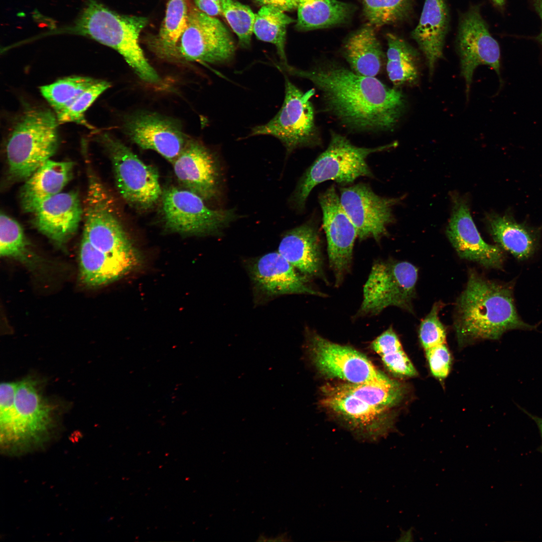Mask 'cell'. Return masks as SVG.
<instances>
[{"label":"cell","mask_w":542,"mask_h":542,"mask_svg":"<svg viewBox=\"0 0 542 542\" xmlns=\"http://www.w3.org/2000/svg\"><path fill=\"white\" fill-rule=\"evenodd\" d=\"M277 67L310 80L321 92L326 108L342 124L360 131H386L397 123L405 108L402 92L375 77L361 75L335 64L302 70L288 63Z\"/></svg>","instance_id":"obj_1"},{"label":"cell","mask_w":542,"mask_h":542,"mask_svg":"<svg viewBox=\"0 0 542 542\" xmlns=\"http://www.w3.org/2000/svg\"><path fill=\"white\" fill-rule=\"evenodd\" d=\"M454 326L461 344L480 340H497L513 329L532 330L524 322L514 304L513 285L486 279L470 270L465 289L458 299Z\"/></svg>","instance_id":"obj_2"},{"label":"cell","mask_w":542,"mask_h":542,"mask_svg":"<svg viewBox=\"0 0 542 542\" xmlns=\"http://www.w3.org/2000/svg\"><path fill=\"white\" fill-rule=\"evenodd\" d=\"M323 389L322 406L340 417L357 435L373 441L391 429L392 410L405 394L399 382L390 385L346 382Z\"/></svg>","instance_id":"obj_3"},{"label":"cell","mask_w":542,"mask_h":542,"mask_svg":"<svg viewBox=\"0 0 542 542\" xmlns=\"http://www.w3.org/2000/svg\"><path fill=\"white\" fill-rule=\"evenodd\" d=\"M147 23L144 17L120 15L95 0H89L74 25L63 32L87 36L114 49L140 79L155 84L159 76L139 43Z\"/></svg>","instance_id":"obj_4"},{"label":"cell","mask_w":542,"mask_h":542,"mask_svg":"<svg viewBox=\"0 0 542 542\" xmlns=\"http://www.w3.org/2000/svg\"><path fill=\"white\" fill-rule=\"evenodd\" d=\"M393 142L375 148L359 147L345 137L332 132L328 147L306 170L291 197L297 210L305 208L307 199L314 188L323 182L334 181L342 185L352 183L361 177H373L366 163L373 153L396 147Z\"/></svg>","instance_id":"obj_5"},{"label":"cell","mask_w":542,"mask_h":542,"mask_svg":"<svg viewBox=\"0 0 542 542\" xmlns=\"http://www.w3.org/2000/svg\"><path fill=\"white\" fill-rule=\"evenodd\" d=\"M57 117L50 110L31 108L14 126L6 145L9 177L27 179L55 153L58 145Z\"/></svg>","instance_id":"obj_6"},{"label":"cell","mask_w":542,"mask_h":542,"mask_svg":"<svg viewBox=\"0 0 542 542\" xmlns=\"http://www.w3.org/2000/svg\"><path fill=\"white\" fill-rule=\"evenodd\" d=\"M83 206V236L94 247L114 255L139 254L114 213V201L91 167Z\"/></svg>","instance_id":"obj_7"},{"label":"cell","mask_w":542,"mask_h":542,"mask_svg":"<svg viewBox=\"0 0 542 542\" xmlns=\"http://www.w3.org/2000/svg\"><path fill=\"white\" fill-rule=\"evenodd\" d=\"M418 275V268L408 261H375L364 286L356 316L377 315L389 306L411 311Z\"/></svg>","instance_id":"obj_8"},{"label":"cell","mask_w":542,"mask_h":542,"mask_svg":"<svg viewBox=\"0 0 542 542\" xmlns=\"http://www.w3.org/2000/svg\"><path fill=\"white\" fill-rule=\"evenodd\" d=\"M162 209L166 227L184 234H218L237 219L234 209H212L204 199L187 189L170 187L163 191Z\"/></svg>","instance_id":"obj_9"},{"label":"cell","mask_w":542,"mask_h":542,"mask_svg":"<svg viewBox=\"0 0 542 542\" xmlns=\"http://www.w3.org/2000/svg\"><path fill=\"white\" fill-rule=\"evenodd\" d=\"M112 163L117 189L129 204L149 209L162 196L159 176L152 166L143 162L129 148L108 134L100 137Z\"/></svg>","instance_id":"obj_10"},{"label":"cell","mask_w":542,"mask_h":542,"mask_svg":"<svg viewBox=\"0 0 542 542\" xmlns=\"http://www.w3.org/2000/svg\"><path fill=\"white\" fill-rule=\"evenodd\" d=\"M285 85V98L280 110L266 123L252 128L249 136L276 137L289 155L297 148L316 145L318 136L310 101L313 92H303L286 76Z\"/></svg>","instance_id":"obj_11"},{"label":"cell","mask_w":542,"mask_h":542,"mask_svg":"<svg viewBox=\"0 0 542 542\" xmlns=\"http://www.w3.org/2000/svg\"><path fill=\"white\" fill-rule=\"evenodd\" d=\"M307 346L313 364L325 376L351 383L390 385L397 382L350 346L333 342L314 332L308 333Z\"/></svg>","instance_id":"obj_12"},{"label":"cell","mask_w":542,"mask_h":542,"mask_svg":"<svg viewBox=\"0 0 542 542\" xmlns=\"http://www.w3.org/2000/svg\"><path fill=\"white\" fill-rule=\"evenodd\" d=\"M234 52L233 40L225 26L191 5L188 26L170 60L222 63L230 60Z\"/></svg>","instance_id":"obj_13"},{"label":"cell","mask_w":542,"mask_h":542,"mask_svg":"<svg viewBox=\"0 0 542 542\" xmlns=\"http://www.w3.org/2000/svg\"><path fill=\"white\" fill-rule=\"evenodd\" d=\"M16 418L12 434L3 445L5 452L27 451L39 446L52 426V409L40 393L36 381L18 382L15 396Z\"/></svg>","instance_id":"obj_14"},{"label":"cell","mask_w":542,"mask_h":542,"mask_svg":"<svg viewBox=\"0 0 542 542\" xmlns=\"http://www.w3.org/2000/svg\"><path fill=\"white\" fill-rule=\"evenodd\" d=\"M341 205L354 224L360 240L369 238L379 241L388 234L387 226L393 222V207L400 200L375 194L365 183L340 189Z\"/></svg>","instance_id":"obj_15"},{"label":"cell","mask_w":542,"mask_h":542,"mask_svg":"<svg viewBox=\"0 0 542 542\" xmlns=\"http://www.w3.org/2000/svg\"><path fill=\"white\" fill-rule=\"evenodd\" d=\"M319 202L322 211L329 264L337 287L350 269L357 232L343 209L334 185L320 194Z\"/></svg>","instance_id":"obj_16"},{"label":"cell","mask_w":542,"mask_h":542,"mask_svg":"<svg viewBox=\"0 0 542 542\" xmlns=\"http://www.w3.org/2000/svg\"><path fill=\"white\" fill-rule=\"evenodd\" d=\"M461 74L464 79L468 97L476 68L488 65L500 77V48L489 33L477 8H472L463 16L457 40Z\"/></svg>","instance_id":"obj_17"},{"label":"cell","mask_w":542,"mask_h":542,"mask_svg":"<svg viewBox=\"0 0 542 542\" xmlns=\"http://www.w3.org/2000/svg\"><path fill=\"white\" fill-rule=\"evenodd\" d=\"M452 213L446 234L459 256L487 268H502L505 259L502 249L482 239L465 198L455 193L452 195Z\"/></svg>","instance_id":"obj_18"},{"label":"cell","mask_w":542,"mask_h":542,"mask_svg":"<svg viewBox=\"0 0 542 542\" xmlns=\"http://www.w3.org/2000/svg\"><path fill=\"white\" fill-rule=\"evenodd\" d=\"M179 182L204 200L217 198L222 173L216 157L201 142L190 140L172 163Z\"/></svg>","instance_id":"obj_19"},{"label":"cell","mask_w":542,"mask_h":542,"mask_svg":"<svg viewBox=\"0 0 542 542\" xmlns=\"http://www.w3.org/2000/svg\"><path fill=\"white\" fill-rule=\"evenodd\" d=\"M248 269L255 287L267 297L289 294L326 295L314 288L278 251L267 253L249 261Z\"/></svg>","instance_id":"obj_20"},{"label":"cell","mask_w":542,"mask_h":542,"mask_svg":"<svg viewBox=\"0 0 542 542\" xmlns=\"http://www.w3.org/2000/svg\"><path fill=\"white\" fill-rule=\"evenodd\" d=\"M124 128L134 143L143 149L156 151L171 163L189 140L176 121L156 113L136 114L128 119Z\"/></svg>","instance_id":"obj_21"},{"label":"cell","mask_w":542,"mask_h":542,"mask_svg":"<svg viewBox=\"0 0 542 542\" xmlns=\"http://www.w3.org/2000/svg\"><path fill=\"white\" fill-rule=\"evenodd\" d=\"M32 214L39 231L62 246L76 233L83 216V208L78 193L71 191L45 200Z\"/></svg>","instance_id":"obj_22"},{"label":"cell","mask_w":542,"mask_h":542,"mask_svg":"<svg viewBox=\"0 0 542 542\" xmlns=\"http://www.w3.org/2000/svg\"><path fill=\"white\" fill-rule=\"evenodd\" d=\"M321 245L317 226L313 221H308L286 231L280 242L278 251L300 274L327 282Z\"/></svg>","instance_id":"obj_23"},{"label":"cell","mask_w":542,"mask_h":542,"mask_svg":"<svg viewBox=\"0 0 542 542\" xmlns=\"http://www.w3.org/2000/svg\"><path fill=\"white\" fill-rule=\"evenodd\" d=\"M139 260V254L114 255L102 252L82 236L79 252V277L88 287L106 285L128 273Z\"/></svg>","instance_id":"obj_24"},{"label":"cell","mask_w":542,"mask_h":542,"mask_svg":"<svg viewBox=\"0 0 542 542\" xmlns=\"http://www.w3.org/2000/svg\"><path fill=\"white\" fill-rule=\"evenodd\" d=\"M72 162L49 160L27 179L20 192V203L25 212L33 213L44 201L60 193L71 179Z\"/></svg>","instance_id":"obj_25"},{"label":"cell","mask_w":542,"mask_h":542,"mask_svg":"<svg viewBox=\"0 0 542 542\" xmlns=\"http://www.w3.org/2000/svg\"><path fill=\"white\" fill-rule=\"evenodd\" d=\"M445 0H425L419 23L412 37L424 54L431 76L443 50L448 26Z\"/></svg>","instance_id":"obj_26"},{"label":"cell","mask_w":542,"mask_h":542,"mask_svg":"<svg viewBox=\"0 0 542 542\" xmlns=\"http://www.w3.org/2000/svg\"><path fill=\"white\" fill-rule=\"evenodd\" d=\"M487 225L497 245L517 259H526L535 252L538 244L537 234L510 216L490 215Z\"/></svg>","instance_id":"obj_27"},{"label":"cell","mask_w":542,"mask_h":542,"mask_svg":"<svg viewBox=\"0 0 542 542\" xmlns=\"http://www.w3.org/2000/svg\"><path fill=\"white\" fill-rule=\"evenodd\" d=\"M350 69L356 73L375 77L380 72L383 54L373 27L367 26L351 34L343 48Z\"/></svg>","instance_id":"obj_28"},{"label":"cell","mask_w":542,"mask_h":542,"mask_svg":"<svg viewBox=\"0 0 542 542\" xmlns=\"http://www.w3.org/2000/svg\"><path fill=\"white\" fill-rule=\"evenodd\" d=\"M296 28L308 31L345 22L353 12L352 5L337 0H298Z\"/></svg>","instance_id":"obj_29"},{"label":"cell","mask_w":542,"mask_h":542,"mask_svg":"<svg viewBox=\"0 0 542 542\" xmlns=\"http://www.w3.org/2000/svg\"><path fill=\"white\" fill-rule=\"evenodd\" d=\"M190 6L188 0H168L159 32L149 43L153 52L161 58L170 60L188 26Z\"/></svg>","instance_id":"obj_30"},{"label":"cell","mask_w":542,"mask_h":542,"mask_svg":"<svg viewBox=\"0 0 542 542\" xmlns=\"http://www.w3.org/2000/svg\"><path fill=\"white\" fill-rule=\"evenodd\" d=\"M386 40V69L390 80L395 86L417 84L419 77L417 50L394 34H387Z\"/></svg>","instance_id":"obj_31"},{"label":"cell","mask_w":542,"mask_h":542,"mask_svg":"<svg viewBox=\"0 0 542 542\" xmlns=\"http://www.w3.org/2000/svg\"><path fill=\"white\" fill-rule=\"evenodd\" d=\"M285 12L274 7L262 6L255 14L253 33L258 40L274 44L281 62L287 63L285 53L287 28L296 21Z\"/></svg>","instance_id":"obj_32"},{"label":"cell","mask_w":542,"mask_h":542,"mask_svg":"<svg viewBox=\"0 0 542 542\" xmlns=\"http://www.w3.org/2000/svg\"><path fill=\"white\" fill-rule=\"evenodd\" d=\"M371 347L380 357L386 368L401 377H413L418 374L413 363L403 350L393 329L388 328L371 343Z\"/></svg>","instance_id":"obj_33"},{"label":"cell","mask_w":542,"mask_h":542,"mask_svg":"<svg viewBox=\"0 0 542 542\" xmlns=\"http://www.w3.org/2000/svg\"><path fill=\"white\" fill-rule=\"evenodd\" d=\"M28 242L20 224L7 214L0 216V255L33 266L36 257L29 249Z\"/></svg>","instance_id":"obj_34"},{"label":"cell","mask_w":542,"mask_h":542,"mask_svg":"<svg viewBox=\"0 0 542 542\" xmlns=\"http://www.w3.org/2000/svg\"><path fill=\"white\" fill-rule=\"evenodd\" d=\"M97 79L85 76H70L40 87L44 98L56 115L66 109L85 90Z\"/></svg>","instance_id":"obj_35"},{"label":"cell","mask_w":542,"mask_h":542,"mask_svg":"<svg viewBox=\"0 0 542 542\" xmlns=\"http://www.w3.org/2000/svg\"><path fill=\"white\" fill-rule=\"evenodd\" d=\"M364 15L372 27L396 23L410 12L412 0H360Z\"/></svg>","instance_id":"obj_36"},{"label":"cell","mask_w":542,"mask_h":542,"mask_svg":"<svg viewBox=\"0 0 542 542\" xmlns=\"http://www.w3.org/2000/svg\"><path fill=\"white\" fill-rule=\"evenodd\" d=\"M221 14L237 35L240 46L248 48L253 33L255 14L236 0H220Z\"/></svg>","instance_id":"obj_37"},{"label":"cell","mask_w":542,"mask_h":542,"mask_svg":"<svg viewBox=\"0 0 542 542\" xmlns=\"http://www.w3.org/2000/svg\"><path fill=\"white\" fill-rule=\"evenodd\" d=\"M110 86L108 82L97 80L82 92L66 109L56 115L58 123L76 122L89 127L90 125L84 118V113Z\"/></svg>","instance_id":"obj_38"},{"label":"cell","mask_w":542,"mask_h":542,"mask_svg":"<svg viewBox=\"0 0 542 542\" xmlns=\"http://www.w3.org/2000/svg\"><path fill=\"white\" fill-rule=\"evenodd\" d=\"M18 382H5L0 386L1 442L5 443L12 433L15 418V396Z\"/></svg>","instance_id":"obj_39"},{"label":"cell","mask_w":542,"mask_h":542,"mask_svg":"<svg viewBox=\"0 0 542 542\" xmlns=\"http://www.w3.org/2000/svg\"><path fill=\"white\" fill-rule=\"evenodd\" d=\"M441 305L435 304L422 320L419 329V338L423 348L435 342H447L446 331L439 317Z\"/></svg>","instance_id":"obj_40"},{"label":"cell","mask_w":542,"mask_h":542,"mask_svg":"<svg viewBox=\"0 0 542 542\" xmlns=\"http://www.w3.org/2000/svg\"><path fill=\"white\" fill-rule=\"evenodd\" d=\"M196 7L200 11L211 16L221 14L220 0H194Z\"/></svg>","instance_id":"obj_41"},{"label":"cell","mask_w":542,"mask_h":542,"mask_svg":"<svg viewBox=\"0 0 542 542\" xmlns=\"http://www.w3.org/2000/svg\"><path fill=\"white\" fill-rule=\"evenodd\" d=\"M263 6H269L277 8L284 12H289L297 9L298 0H255Z\"/></svg>","instance_id":"obj_42"},{"label":"cell","mask_w":542,"mask_h":542,"mask_svg":"<svg viewBox=\"0 0 542 542\" xmlns=\"http://www.w3.org/2000/svg\"><path fill=\"white\" fill-rule=\"evenodd\" d=\"M535 8L542 22V0H533ZM538 41L542 45V31L538 37Z\"/></svg>","instance_id":"obj_43"},{"label":"cell","mask_w":542,"mask_h":542,"mask_svg":"<svg viewBox=\"0 0 542 542\" xmlns=\"http://www.w3.org/2000/svg\"><path fill=\"white\" fill-rule=\"evenodd\" d=\"M532 418L538 427L542 440V418L534 417ZM541 450L542 451V445L541 446Z\"/></svg>","instance_id":"obj_44"},{"label":"cell","mask_w":542,"mask_h":542,"mask_svg":"<svg viewBox=\"0 0 542 542\" xmlns=\"http://www.w3.org/2000/svg\"><path fill=\"white\" fill-rule=\"evenodd\" d=\"M286 538H287L286 537V534H283L280 535V536H278V537H277L276 538H274V540H273V541H287V540H286Z\"/></svg>","instance_id":"obj_45"},{"label":"cell","mask_w":542,"mask_h":542,"mask_svg":"<svg viewBox=\"0 0 542 542\" xmlns=\"http://www.w3.org/2000/svg\"><path fill=\"white\" fill-rule=\"evenodd\" d=\"M493 3L498 6H501L504 3L505 0H491Z\"/></svg>","instance_id":"obj_46"}]
</instances>
